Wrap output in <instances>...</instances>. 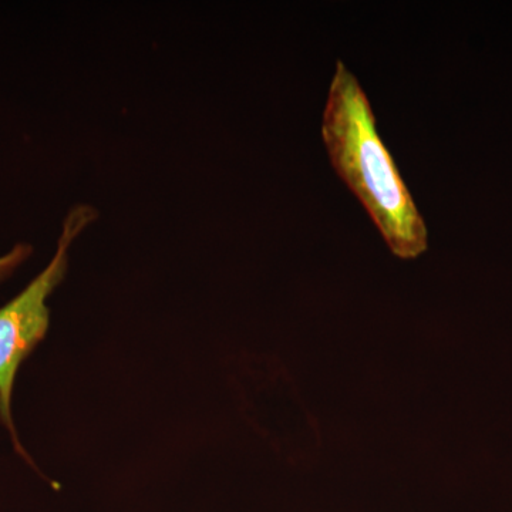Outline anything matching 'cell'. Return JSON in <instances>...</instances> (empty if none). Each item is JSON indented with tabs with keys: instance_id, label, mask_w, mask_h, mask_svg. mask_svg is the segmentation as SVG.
Here are the masks:
<instances>
[{
	"instance_id": "6da1fadb",
	"label": "cell",
	"mask_w": 512,
	"mask_h": 512,
	"mask_svg": "<svg viewBox=\"0 0 512 512\" xmlns=\"http://www.w3.org/2000/svg\"><path fill=\"white\" fill-rule=\"evenodd\" d=\"M322 138L340 180L362 202L400 259L429 248V229L379 131L359 79L338 60L322 116Z\"/></svg>"
},
{
	"instance_id": "7a4b0ae2",
	"label": "cell",
	"mask_w": 512,
	"mask_h": 512,
	"mask_svg": "<svg viewBox=\"0 0 512 512\" xmlns=\"http://www.w3.org/2000/svg\"><path fill=\"white\" fill-rule=\"evenodd\" d=\"M90 205H77L63 222L57 249L49 265L12 301L0 308V423L9 430L16 451L30 461L20 444L12 417V396L19 367L45 339L50 325L47 299L62 284L74 239L96 220Z\"/></svg>"
},
{
	"instance_id": "3957f363",
	"label": "cell",
	"mask_w": 512,
	"mask_h": 512,
	"mask_svg": "<svg viewBox=\"0 0 512 512\" xmlns=\"http://www.w3.org/2000/svg\"><path fill=\"white\" fill-rule=\"evenodd\" d=\"M32 252V245L18 244L15 245L8 254L0 256V284H3L9 276L15 274L16 269H18L23 262L28 261Z\"/></svg>"
}]
</instances>
